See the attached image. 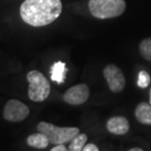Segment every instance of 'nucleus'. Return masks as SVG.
<instances>
[{
    "label": "nucleus",
    "mask_w": 151,
    "mask_h": 151,
    "mask_svg": "<svg viewBox=\"0 0 151 151\" xmlns=\"http://www.w3.org/2000/svg\"><path fill=\"white\" fill-rule=\"evenodd\" d=\"M66 72V63L62 62H57L53 63V65L50 68L51 79H52V81L57 82L58 84H62L65 81Z\"/></svg>",
    "instance_id": "9d476101"
},
{
    "label": "nucleus",
    "mask_w": 151,
    "mask_h": 151,
    "mask_svg": "<svg viewBox=\"0 0 151 151\" xmlns=\"http://www.w3.org/2000/svg\"><path fill=\"white\" fill-rule=\"evenodd\" d=\"M27 80L28 82V98L31 101L40 102L49 97L50 84L47 78L37 70H31L28 73Z\"/></svg>",
    "instance_id": "20e7f679"
},
{
    "label": "nucleus",
    "mask_w": 151,
    "mask_h": 151,
    "mask_svg": "<svg viewBox=\"0 0 151 151\" xmlns=\"http://www.w3.org/2000/svg\"><path fill=\"white\" fill-rule=\"evenodd\" d=\"M30 114V108L18 99H10L6 102L3 117L5 120L10 122H21L24 121Z\"/></svg>",
    "instance_id": "39448f33"
},
{
    "label": "nucleus",
    "mask_w": 151,
    "mask_h": 151,
    "mask_svg": "<svg viewBox=\"0 0 151 151\" xmlns=\"http://www.w3.org/2000/svg\"><path fill=\"white\" fill-rule=\"evenodd\" d=\"M86 141H88V137L85 134H78L71 140L68 149L69 151H82Z\"/></svg>",
    "instance_id": "f8f14e48"
},
{
    "label": "nucleus",
    "mask_w": 151,
    "mask_h": 151,
    "mask_svg": "<svg viewBox=\"0 0 151 151\" xmlns=\"http://www.w3.org/2000/svg\"><path fill=\"white\" fill-rule=\"evenodd\" d=\"M27 143L31 147H34V148L43 149V148H46L50 142L45 134L40 133V132H38L36 134H31V136L28 137Z\"/></svg>",
    "instance_id": "9b49d317"
},
{
    "label": "nucleus",
    "mask_w": 151,
    "mask_h": 151,
    "mask_svg": "<svg viewBox=\"0 0 151 151\" xmlns=\"http://www.w3.org/2000/svg\"><path fill=\"white\" fill-rule=\"evenodd\" d=\"M82 151H99V149H98V147L95 145V144L88 143V144H86V145H85Z\"/></svg>",
    "instance_id": "2eb2a0df"
},
{
    "label": "nucleus",
    "mask_w": 151,
    "mask_h": 151,
    "mask_svg": "<svg viewBox=\"0 0 151 151\" xmlns=\"http://www.w3.org/2000/svg\"><path fill=\"white\" fill-rule=\"evenodd\" d=\"M106 128H107L108 132H110L111 134L122 136V134H127L128 130H130V123H128V119L126 117L114 116L107 121Z\"/></svg>",
    "instance_id": "6e6552de"
},
{
    "label": "nucleus",
    "mask_w": 151,
    "mask_h": 151,
    "mask_svg": "<svg viewBox=\"0 0 151 151\" xmlns=\"http://www.w3.org/2000/svg\"><path fill=\"white\" fill-rule=\"evenodd\" d=\"M125 0H89L88 9L93 17L105 19L117 18L126 10Z\"/></svg>",
    "instance_id": "f03ea898"
},
{
    "label": "nucleus",
    "mask_w": 151,
    "mask_h": 151,
    "mask_svg": "<svg viewBox=\"0 0 151 151\" xmlns=\"http://www.w3.org/2000/svg\"><path fill=\"white\" fill-rule=\"evenodd\" d=\"M37 131L45 134L49 142L55 145L69 142L77 134H80L79 128L57 127L47 122H39L37 125Z\"/></svg>",
    "instance_id": "7ed1b4c3"
},
{
    "label": "nucleus",
    "mask_w": 151,
    "mask_h": 151,
    "mask_svg": "<svg viewBox=\"0 0 151 151\" xmlns=\"http://www.w3.org/2000/svg\"><path fill=\"white\" fill-rule=\"evenodd\" d=\"M150 75L145 70H141L139 73V79H137V86L139 88H146L150 84Z\"/></svg>",
    "instance_id": "4468645a"
},
{
    "label": "nucleus",
    "mask_w": 151,
    "mask_h": 151,
    "mask_svg": "<svg viewBox=\"0 0 151 151\" xmlns=\"http://www.w3.org/2000/svg\"><path fill=\"white\" fill-rule=\"evenodd\" d=\"M61 0H25L20 8L22 20L34 27L50 24L62 13Z\"/></svg>",
    "instance_id": "f257e3e1"
},
{
    "label": "nucleus",
    "mask_w": 151,
    "mask_h": 151,
    "mask_svg": "<svg viewBox=\"0 0 151 151\" xmlns=\"http://www.w3.org/2000/svg\"><path fill=\"white\" fill-rule=\"evenodd\" d=\"M50 151H69L68 148H66L64 144H57L55 147H53Z\"/></svg>",
    "instance_id": "dca6fc26"
},
{
    "label": "nucleus",
    "mask_w": 151,
    "mask_h": 151,
    "mask_svg": "<svg viewBox=\"0 0 151 151\" xmlns=\"http://www.w3.org/2000/svg\"><path fill=\"white\" fill-rule=\"evenodd\" d=\"M128 151H144V150L139 148V147H133V148H131L130 150H128Z\"/></svg>",
    "instance_id": "f3484780"
},
{
    "label": "nucleus",
    "mask_w": 151,
    "mask_h": 151,
    "mask_svg": "<svg viewBox=\"0 0 151 151\" xmlns=\"http://www.w3.org/2000/svg\"><path fill=\"white\" fill-rule=\"evenodd\" d=\"M149 101H150V104H151V88H150V91H149Z\"/></svg>",
    "instance_id": "a211bd4d"
},
{
    "label": "nucleus",
    "mask_w": 151,
    "mask_h": 151,
    "mask_svg": "<svg viewBox=\"0 0 151 151\" xmlns=\"http://www.w3.org/2000/svg\"><path fill=\"white\" fill-rule=\"evenodd\" d=\"M89 98V88L86 84H78L71 87L63 96L64 101L71 105H80Z\"/></svg>",
    "instance_id": "0eeeda50"
},
{
    "label": "nucleus",
    "mask_w": 151,
    "mask_h": 151,
    "mask_svg": "<svg viewBox=\"0 0 151 151\" xmlns=\"http://www.w3.org/2000/svg\"><path fill=\"white\" fill-rule=\"evenodd\" d=\"M103 75L105 77L109 89L113 93H120L126 86V78L123 71L115 65H108L103 69Z\"/></svg>",
    "instance_id": "423d86ee"
},
{
    "label": "nucleus",
    "mask_w": 151,
    "mask_h": 151,
    "mask_svg": "<svg viewBox=\"0 0 151 151\" xmlns=\"http://www.w3.org/2000/svg\"><path fill=\"white\" fill-rule=\"evenodd\" d=\"M137 121L144 125H151V104L147 102H139L134 110Z\"/></svg>",
    "instance_id": "1a4fd4ad"
},
{
    "label": "nucleus",
    "mask_w": 151,
    "mask_h": 151,
    "mask_svg": "<svg viewBox=\"0 0 151 151\" xmlns=\"http://www.w3.org/2000/svg\"><path fill=\"white\" fill-rule=\"evenodd\" d=\"M139 53L144 60L151 62V37L145 38L140 42Z\"/></svg>",
    "instance_id": "ddd939ff"
}]
</instances>
